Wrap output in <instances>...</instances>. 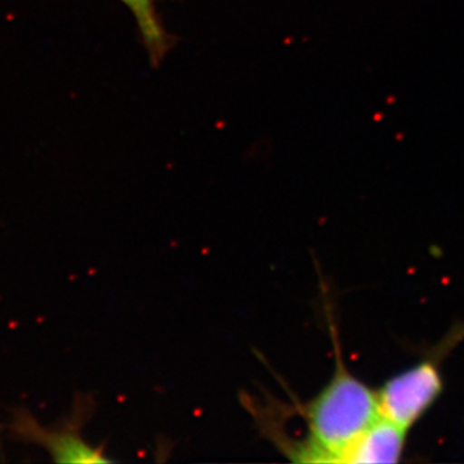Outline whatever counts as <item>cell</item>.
Here are the masks:
<instances>
[{"mask_svg":"<svg viewBox=\"0 0 464 464\" xmlns=\"http://www.w3.org/2000/svg\"><path fill=\"white\" fill-rule=\"evenodd\" d=\"M335 343V369L322 391L295 411L306 423L299 439L277 442L280 453L297 463H343L359 436L381 417L377 391L348 372Z\"/></svg>","mask_w":464,"mask_h":464,"instance_id":"1","label":"cell"},{"mask_svg":"<svg viewBox=\"0 0 464 464\" xmlns=\"http://www.w3.org/2000/svg\"><path fill=\"white\" fill-rule=\"evenodd\" d=\"M444 378L433 360H422L384 382L377 391L382 417L409 431L438 401Z\"/></svg>","mask_w":464,"mask_h":464,"instance_id":"3","label":"cell"},{"mask_svg":"<svg viewBox=\"0 0 464 464\" xmlns=\"http://www.w3.org/2000/svg\"><path fill=\"white\" fill-rule=\"evenodd\" d=\"M133 14L140 35L152 65L158 66L164 60L173 42L164 29L158 14V5L163 0H121Z\"/></svg>","mask_w":464,"mask_h":464,"instance_id":"5","label":"cell"},{"mask_svg":"<svg viewBox=\"0 0 464 464\" xmlns=\"http://www.w3.org/2000/svg\"><path fill=\"white\" fill-rule=\"evenodd\" d=\"M91 413V400L82 396L63 423L43 427L26 408H17L12 411L7 429L14 440L45 449L56 463H111L103 447H94L84 439L83 427Z\"/></svg>","mask_w":464,"mask_h":464,"instance_id":"2","label":"cell"},{"mask_svg":"<svg viewBox=\"0 0 464 464\" xmlns=\"http://www.w3.org/2000/svg\"><path fill=\"white\" fill-rule=\"evenodd\" d=\"M406 435V430L381 415L353 442L343 463H398L404 454Z\"/></svg>","mask_w":464,"mask_h":464,"instance_id":"4","label":"cell"}]
</instances>
